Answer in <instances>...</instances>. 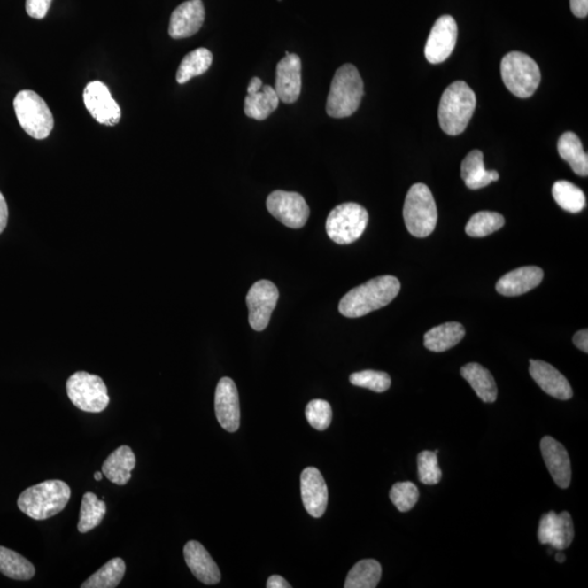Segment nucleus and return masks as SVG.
<instances>
[{
    "label": "nucleus",
    "instance_id": "obj_1",
    "mask_svg": "<svg viewBox=\"0 0 588 588\" xmlns=\"http://www.w3.org/2000/svg\"><path fill=\"white\" fill-rule=\"evenodd\" d=\"M401 289L393 276H381L352 289L341 298L339 312L349 319H358L385 307L395 300Z\"/></svg>",
    "mask_w": 588,
    "mask_h": 588
},
{
    "label": "nucleus",
    "instance_id": "obj_2",
    "mask_svg": "<svg viewBox=\"0 0 588 588\" xmlns=\"http://www.w3.org/2000/svg\"><path fill=\"white\" fill-rule=\"evenodd\" d=\"M476 95L463 81H457L445 89L441 97L438 118L441 129L448 135H461L467 129L476 108Z\"/></svg>",
    "mask_w": 588,
    "mask_h": 588
},
{
    "label": "nucleus",
    "instance_id": "obj_3",
    "mask_svg": "<svg viewBox=\"0 0 588 588\" xmlns=\"http://www.w3.org/2000/svg\"><path fill=\"white\" fill-rule=\"evenodd\" d=\"M71 496L68 484L51 480L28 487L18 499V507L31 519L43 521L63 511Z\"/></svg>",
    "mask_w": 588,
    "mask_h": 588
},
{
    "label": "nucleus",
    "instance_id": "obj_4",
    "mask_svg": "<svg viewBox=\"0 0 588 588\" xmlns=\"http://www.w3.org/2000/svg\"><path fill=\"white\" fill-rule=\"evenodd\" d=\"M364 95V83L353 65L341 66L336 71L327 98V115L347 118L358 111Z\"/></svg>",
    "mask_w": 588,
    "mask_h": 588
},
{
    "label": "nucleus",
    "instance_id": "obj_5",
    "mask_svg": "<svg viewBox=\"0 0 588 588\" xmlns=\"http://www.w3.org/2000/svg\"><path fill=\"white\" fill-rule=\"evenodd\" d=\"M407 231L416 238H426L433 234L438 220L437 206L433 193L424 183H415L406 194L403 207Z\"/></svg>",
    "mask_w": 588,
    "mask_h": 588
},
{
    "label": "nucleus",
    "instance_id": "obj_6",
    "mask_svg": "<svg viewBox=\"0 0 588 588\" xmlns=\"http://www.w3.org/2000/svg\"><path fill=\"white\" fill-rule=\"evenodd\" d=\"M14 112L22 129L36 140H44L54 128V116L44 99L31 89L19 92L13 101Z\"/></svg>",
    "mask_w": 588,
    "mask_h": 588
},
{
    "label": "nucleus",
    "instance_id": "obj_7",
    "mask_svg": "<svg viewBox=\"0 0 588 588\" xmlns=\"http://www.w3.org/2000/svg\"><path fill=\"white\" fill-rule=\"evenodd\" d=\"M500 69L506 88L516 97H532L542 80L536 61L532 57L520 51L507 54L502 58Z\"/></svg>",
    "mask_w": 588,
    "mask_h": 588
},
{
    "label": "nucleus",
    "instance_id": "obj_8",
    "mask_svg": "<svg viewBox=\"0 0 588 588\" xmlns=\"http://www.w3.org/2000/svg\"><path fill=\"white\" fill-rule=\"evenodd\" d=\"M368 224V213L357 203H344L329 213L327 235L338 244H350L361 238Z\"/></svg>",
    "mask_w": 588,
    "mask_h": 588
},
{
    "label": "nucleus",
    "instance_id": "obj_9",
    "mask_svg": "<svg viewBox=\"0 0 588 588\" xmlns=\"http://www.w3.org/2000/svg\"><path fill=\"white\" fill-rule=\"evenodd\" d=\"M67 393L74 406L91 414L103 412L111 401L103 379L87 372L74 373L68 379Z\"/></svg>",
    "mask_w": 588,
    "mask_h": 588
},
{
    "label": "nucleus",
    "instance_id": "obj_10",
    "mask_svg": "<svg viewBox=\"0 0 588 588\" xmlns=\"http://www.w3.org/2000/svg\"><path fill=\"white\" fill-rule=\"evenodd\" d=\"M267 210L284 226L300 229L305 227L310 216L305 197L297 192H287L277 190L267 197Z\"/></svg>",
    "mask_w": 588,
    "mask_h": 588
},
{
    "label": "nucleus",
    "instance_id": "obj_11",
    "mask_svg": "<svg viewBox=\"0 0 588 588\" xmlns=\"http://www.w3.org/2000/svg\"><path fill=\"white\" fill-rule=\"evenodd\" d=\"M278 298V289L272 282L259 281L251 287L246 296V306L249 307L250 326L254 330L263 331L267 329Z\"/></svg>",
    "mask_w": 588,
    "mask_h": 588
},
{
    "label": "nucleus",
    "instance_id": "obj_12",
    "mask_svg": "<svg viewBox=\"0 0 588 588\" xmlns=\"http://www.w3.org/2000/svg\"><path fill=\"white\" fill-rule=\"evenodd\" d=\"M84 105L95 120L108 127L116 126L121 118V109L101 81H93L84 89Z\"/></svg>",
    "mask_w": 588,
    "mask_h": 588
},
{
    "label": "nucleus",
    "instance_id": "obj_13",
    "mask_svg": "<svg viewBox=\"0 0 588 588\" xmlns=\"http://www.w3.org/2000/svg\"><path fill=\"white\" fill-rule=\"evenodd\" d=\"M458 39V26L452 16H443L435 22L425 46L429 63L437 65L453 54Z\"/></svg>",
    "mask_w": 588,
    "mask_h": 588
},
{
    "label": "nucleus",
    "instance_id": "obj_14",
    "mask_svg": "<svg viewBox=\"0 0 588 588\" xmlns=\"http://www.w3.org/2000/svg\"><path fill=\"white\" fill-rule=\"evenodd\" d=\"M575 538V525L568 512L561 514L550 511L539 522L538 539L543 545H550L553 549L563 550L570 546Z\"/></svg>",
    "mask_w": 588,
    "mask_h": 588
},
{
    "label": "nucleus",
    "instance_id": "obj_15",
    "mask_svg": "<svg viewBox=\"0 0 588 588\" xmlns=\"http://www.w3.org/2000/svg\"><path fill=\"white\" fill-rule=\"evenodd\" d=\"M215 412L221 428L235 433L240 428V402L238 389L229 377L221 378L215 393Z\"/></svg>",
    "mask_w": 588,
    "mask_h": 588
},
{
    "label": "nucleus",
    "instance_id": "obj_16",
    "mask_svg": "<svg viewBox=\"0 0 588 588\" xmlns=\"http://www.w3.org/2000/svg\"><path fill=\"white\" fill-rule=\"evenodd\" d=\"M302 89V63L300 57L288 54L279 61L276 69V91L279 99L286 104L296 103Z\"/></svg>",
    "mask_w": 588,
    "mask_h": 588
},
{
    "label": "nucleus",
    "instance_id": "obj_17",
    "mask_svg": "<svg viewBox=\"0 0 588 588\" xmlns=\"http://www.w3.org/2000/svg\"><path fill=\"white\" fill-rule=\"evenodd\" d=\"M303 505L313 518H321L329 505V488L316 468H306L301 474Z\"/></svg>",
    "mask_w": 588,
    "mask_h": 588
},
{
    "label": "nucleus",
    "instance_id": "obj_18",
    "mask_svg": "<svg viewBox=\"0 0 588 588\" xmlns=\"http://www.w3.org/2000/svg\"><path fill=\"white\" fill-rule=\"evenodd\" d=\"M205 20V9L202 0H189L180 4L172 14L169 35L173 39H186L197 35Z\"/></svg>",
    "mask_w": 588,
    "mask_h": 588
},
{
    "label": "nucleus",
    "instance_id": "obj_19",
    "mask_svg": "<svg viewBox=\"0 0 588 588\" xmlns=\"http://www.w3.org/2000/svg\"><path fill=\"white\" fill-rule=\"evenodd\" d=\"M276 91L270 85H263L262 80L254 77L250 81L248 97L244 101L245 115L255 120H265L279 105Z\"/></svg>",
    "mask_w": 588,
    "mask_h": 588
},
{
    "label": "nucleus",
    "instance_id": "obj_20",
    "mask_svg": "<svg viewBox=\"0 0 588 588\" xmlns=\"http://www.w3.org/2000/svg\"><path fill=\"white\" fill-rule=\"evenodd\" d=\"M545 464L554 483L562 490L570 486L572 469L567 449L556 439L546 436L540 441Z\"/></svg>",
    "mask_w": 588,
    "mask_h": 588
},
{
    "label": "nucleus",
    "instance_id": "obj_21",
    "mask_svg": "<svg viewBox=\"0 0 588 588\" xmlns=\"http://www.w3.org/2000/svg\"><path fill=\"white\" fill-rule=\"evenodd\" d=\"M530 375L549 396L559 400H569L573 397L572 387L568 379L553 365L540 360H530Z\"/></svg>",
    "mask_w": 588,
    "mask_h": 588
},
{
    "label": "nucleus",
    "instance_id": "obj_22",
    "mask_svg": "<svg viewBox=\"0 0 588 588\" xmlns=\"http://www.w3.org/2000/svg\"><path fill=\"white\" fill-rule=\"evenodd\" d=\"M183 553L190 570L198 581L207 585H214L220 582V568L201 543L190 540L184 546Z\"/></svg>",
    "mask_w": 588,
    "mask_h": 588
},
{
    "label": "nucleus",
    "instance_id": "obj_23",
    "mask_svg": "<svg viewBox=\"0 0 588 588\" xmlns=\"http://www.w3.org/2000/svg\"><path fill=\"white\" fill-rule=\"evenodd\" d=\"M544 272L538 267H524L512 270L502 276L496 290L505 297H518L533 290L543 282Z\"/></svg>",
    "mask_w": 588,
    "mask_h": 588
},
{
    "label": "nucleus",
    "instance_id": "obj_24",
    "mask_svg": "<svg viewBox=\"0 0 588 588\" xmlns=\"http://www.w3.org/2000/svg\"><path fill=\"white\" fill-rule=\"evenodd\" d=\"M136 466V458L129 445H121L104 462L102 472L109 481L123 486L131 480V472Z\"/></svg>",
    "mask_w": 588,
    "mask_h": 588
},
{
    "label": "nucleus",
    "instance_id": "obj_25",
    "mask_svg": "<svg viewBox=\"0 0 588 588\" xmlns=\"http://www.w3.org/2000/svg\"><path fill=\"white\" fill-rule=\"evenodd\" d=\"M461 177L468 189L478 190L498 182L499 174L495 170H486L482 151L474 150L462 161Z\"/></svg>",
    "mask_w": 588,
    "mask_h": 588
},
{
    "label": "nucleus",
    "instance_id": "obj_26",
    "mask_svg": "<svg viewBox=\"0 0 588 588\" xmlns=\"http://www.w3.org/2000/svg\"><path fill=\"white\" fill-rule=\"evenodd\" d=\"M466 336V329L457 321L445 322L434 327L424 336L426 349L433 352H445L457 345Z\"/></svg>",
    "mask_w": 588,
    "mask_h": 588
},
{
    "label": "nucleus",
    "instance_id": "obj_27",
    "mask_svg": "<svg viewBox=\"0 0 588 588\" xmlns=\"http://www.w3.org/2000/svg\"><path fill=\"white\" fill-rule=\"evenodd\" d=\"M461 375L471 385L483 402L492 403L497 400L498 388L494 376L478 363H468L461 368Z\"/></svg>",
    "mask_w": 588,
    "mask_h": 588
},
{
    "label": "nucleus",
    "instance_id": "obj_28",
    "mask_svg": "<svg viewBox=\"0 0 588 588\" xmlns=\"http://www.w3.org/2000/svg\"><path fill=\"white\" fill-rule=\"evenodd\" d=\"M557 147L559 155L571 166L573 172L581 177H587L588 156L578 136L573 132H566L559 139Z\"/></svg>",
    "mask_w": 588,
    "mask_h": 588
},
{
    "label": "nucleus",
    "instance_id": "obj_29",
    "mask_svg": "<svg viewBox=\"0 0 588 588\" xmlns=\"http://www.w3.org/2000/svg\"><path fill=\"white\" fill-rule=\"evenodd\" d=\"M0 572L12 580L28 581L35 576V568L21 554L0 546Z\"/></svg>",
    "mask_w": 588,
    "mask_h": 588
},
{
    "label": "nucleus",
    "instance_id": "obj_30",
    "mask_svg": "<svg viewBox=\"0 0 588 588\" xmlns=\"http://www.w3.org/2000/svg\"><path fill=\"white\" fill-rule=\"evenodd\" d=\"M382 578V566L374 559H365L351 569L345 588H375Z\"/></svg>",
    "mask_w": 588,
    "mask_h": 588
},
{
    "label": "nucleus",
    "instance_id": "obj_31",
    "mask_svg": "<svg viewBox=\"0 0 588 588\" xmlns=\"http://www.w3.org/2000/svg\"><path fill=\"white\" fill-rule=\"evenodd\" d=\"M213 63V54L207 49H197L184 57L177 71V82L187 83L194 77L205 74Z\"/></svg>",
    "mask_w": 588,
    "mask_h": 588
},
{
    "label": "nucleus",
    "instance_id": "obj_32",
    "mask_svg": "<svg viewBox=\"0 0 588 588\" xmlns=\"http://www.w3.org/2000/svg\"><path fill=\"white\" fill-rule=\"evenodd\" d=\"M126 563L121 558H113L83 583L82 588H115L125 576Z\"/></svg>",
    "mask_w": 588,
    "mask_h": 588
},
{
    "label": "nucleus",
    "instance_id": "obj_33",
    "mask_svg": "<svg viewBox=\"0 0 588 588\" xmlns=\"http://www.w3.org/2000/svg\"><path fill=\"white\" fill-rule=\"evenodd\" d=\"M553 197L562 210L572 213V214L582 212L586 205L584 192L576 184L566 182V180H561L553 184Z\"/></svg>",
    "mask_w": 588,
    "mask_h": 588
},
{
    "label": "nucleus",
    "instance_id": "obj_34",
    "mask_svg": "<svg viewBox=\"0 0 588 588\" xmlns=\"http://www.w3.org/2000/svg\"><path fill=\"white\" fill-rule=\"evenodd\" d=\"M106 511L105 502L99 500L97 495L93 492L84 494L80 510L79 532L85 534L97 528L102 523Z\"/></svg>",
    "mask_w": 588,
    "mask_h": 588
},
{
    "label": "nucleus",
    "instance_id": "obj_35",
    "mask_svg": "<svg viewBox=\"0 0 588 588\" xmlns=\"http://www.w3.org/2000/svg\"><path fill=\"white\" fill-rule=\"evenodd\" d=\"M505 226V218L496 212H478L466 226L467 235L472 238H484Z\"/></svg>",
    "mask_w": 588,
    "mask_h": 588
},
{
    "label": "nucleus",
    "instance_id": "obj_36",
    "mask_svg": "<svg viewBox=\"0 0 588 588\" xmlns=\"http://www.w3.org/2000/svg\"><path fill=\"white\" fill-rule=\"evenodd\" d=\"M391 500L400 512H407L414 509L416 502L419 501V488L411 482L397 483L391 491Z\"/></svg>",
    "mask_w": 588,
    "mask_h": 588
},
{
    "label": "nucleus",
    "instance_id": "obj_37",
    "mask_svg": "<svg viewBox=\"0 0 588 588\" xmlns=\"http://www.w3.org/2000/svg\"><path fill=\"white\" fill-rule=\"evenodd\" d=\"M437 452H422L417 455V469H419L420 481L425 485H436L443 477V472L438 466Z\"/></svg>",
    "mask_w": 588,
    "mask_h": 588
},
{
    "label": "nucleus",
    "instance_id": "obj_38",
    "mask_svg": "<svg viewBox=\"0 0 588 588\" xmlns=\"http://www.w3.org/2000/svg\"><path fill=\"white\" fill-rule=\"evenodd\" d=\"M350 383L375 392H385L391 386V378L385 372L362 371L351 375Z\"/></svg>",
    "mask_w": 588,
    "mask_h": 588
},
{
    "label": "nucleus",
    "instance_id": "obj_39",
    "mask_svg": "<svg viewBox=\"0 0 588 588\" xmlns=\"http://www.w3.org/2000/svg\"><path fill=\"white\" fill-rule=\"evenodd\" d=\"M306 416L312 428L325 430L329 428L333 419V410L329 403L325 400H312L306 406Z\"/></svg>",
    "mask_w": 588,
    "mask_h": 588
},
{
    "label": "nucleus",
    "instance_id": "obj_40",
    "mask_svg": "<svg viewBox=\"0 0 588 588\" xmlns=\"http://www.w3.org/2000/svg\"><path fill=\"white\" fill-rule=\"evenodd\" d=\"M51 0H27L26 9L28 16L35 19L45 18L50 8Z\"/></svg>",
    "mask_w": 588,
    "mask_h": 588
},
{
    "label": "nucleus",
    "instance_id": "obj_41",
    "mask_svg": "<svg viewBox=\"0 0 588 588\" xmlns=\"http://www.w3.org/2000/svg\"><path fill=\"white\" fill-rule=\"evenodd\" d=\"M573 14L577 18H586L588 14V0H570Z\"/></svg>",
    "mask_w": 588,
    "mask_h": 588
},
{
    "label": "nucleus",
    "instance_id": "obj_42",
    "mask_svg": "<svg viewBox=\"0 0 588 588\" xmlns=\"http://www.w3.org/2000/svg\"><path fill=\"white\" fill-rule=\"evenodd\" d=\"M573 344L576 347L583 351V352H588V330L582 329L577 331V333L573 336Z\"/></svg>",
    "mask_w": 588,
    "mask_h": 588
},
{
    "label": "nucleus",
    "instance_id": "obj_43",
    "mask_svg": "<svg viewBox=\"0 0 588 588\" xmlns=\"http://www.w3.org/2000/svg\"><path fill=\"white\" fill-rule=\"evenodd\" d=\"M8 222V206L3 193L0 192V234L4 230Z\"/></svg>",
    "mask_w": 588,
    "mask_h": 588
},
{
    "label": "nucleus",
    "instance_id": "obj_44",
    "mask_svg": "<svg viewBox=\"0 0 588 588\" xmlns=\"http://www.w3.org/2000/svg\"><path fill=\"white\" fill-rule=\"evenodd\" d=\"M267 588H290L291 585L281 576H272L268 578Z\"/></svg>",
    "mask_w": 588,
    "mask_h": 588
},
{
    "label": "nucleus",
    "instance_id": "obj_45",
    "mask_svg": "<svg viewBox=\"0 0 588 588\" xmlns=\"http://www.w3.org/2000/svg\"><path fill=\"white\" fill-rule=\"evenodd\" d=\"M556 561L559 563H563L566 561V556L562 553H559L556 554Z\"/></svg>",
    "mask_w": 588,
    "mask_h": 588
},
{
    "label": "nucleus",
    "instance_id": "obj_46",
    "mask_svg": "<svg viewBox=\"0 0 588 588\" xmlns=\"http://www.w3.org/2000/svg\"><path fill=\"white\" fill-rule=\"evenodd\" d=\"M94 478L97 481H102L103 478V472H97L94 474Z\"/></svg>",
    "mask_w": 588,
    "mask_h": 588
}]
</instances>
